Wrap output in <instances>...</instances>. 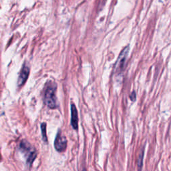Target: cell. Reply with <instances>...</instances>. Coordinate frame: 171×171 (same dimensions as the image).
<instances>
[{"label": "cell", "instance_id": "1", "mask_svg": "<svg viewBox=\"0 0 171 171\" xmlns=\"http://www.w3.org/2000/svg\"><path fill=\"white\" fill-rule=\"evenodd\" d=\"M57 86L53 83H50L49 85L46 86L45 90L44 100L46 105L51 109H54L57 107V102H56V96H55V91Z\"/></svg>", "mask_w": 171, "mask_h": 171}, {"label": "cell", "instance_id": "2", "mask_svg": "<svg viewBox=\"0 0 171 171\" xmlns=\"http://www.w3.org/2000/svg\"><path fill=\"white\" fill-rule=\"evenodd\" d=\"M20 149L27 156V162L29 165H30L34 159H36V150L32 148L30 144L27 142L26 141H23L20 144Z\"/></svg>", "mask_w": 171, "mask_h": 171}, {"label": "cell", "instance_id": "3", "mask_svg": "<svg viewBox=\"0 0 171 171\" xmlns=\"http://www.w3.org/2000/svg\"><path fill=\"white\" fill-rule=\"evenodd\" d=\"M128 52H129V47L126 46L123 49L122 51L120 53L116 64H115V68H114V71L116 73L118 74L123 71L124 68L125 63L126 61L127 56H128Z\"/></svg>", "mask_w": 171, "mask_h": 171}, {"label": "cell", "instance_id": "4", "mask_svg": "<svg viewBox=\"0 0 171 171\" xmlns=\"http://www.w3.org/2000/svg\"><path fill=\"white\" fill-rule=\"evenodd\" d=\"M54 146L56 150L58 152H64L67 147V140L64 135L60 132H58L55 137L54 142Z\"/></svg>", "mask_w": 171, "mask_h": 171}, {"label": "cell", "instance_id": "5", "mask_svg": "<svg viewBox=\"0 0 171 171\" xmlns=\"http://www.w3.org/2000/svg\"><path fill=\"white\" fill-rule=\"evenodd\" d=\"M29 74H30V68L26 65H23L20 72L19 77L18 79V85L21 86L23 85L28 78Z\"/></svg>", "mask_w": 171, "mask_h": 171}, {"label": "cell", "instance_id": "6", "mask_svg": "<svg viewBox=\"0 0 171 171\" xmlns=\"http://www.w3.org/2000/svg\"><path fill=\"white\" fill-rule=\"evenodd\" d=\"M71 124L74 129L77 130L78 128V111L75 104H71Z\"/></svg>", "mask_w": 171, "mask_h": 171}, {"label": "cell", "instance_id": "7", "mask_svg": "<svg viewBox=\"0 0 171 171\" xmlns=\"http://www.w3.org/2000/svg\"><path fill=\"white\" fill-rule=\"evenodd\" d=\"M144 148L140 150V151L139 152L138 159V168L139 170L142 169L143 165V159H144Z\"/></svg>", "mask_w": 171, "mask_h": 171}, {"label": "cell", "instance_id": "8", "mask_svg": "<svg viewBox=\"0 0 171 171\" xmlns=\"http://www.w3.org/2000/svg\"><path fill=\"white\" fill-rule=\"evenodd\" d=\"M41 134H42L43 140L44 142H47V135H46V124L42 123L41 125Z\"/></svg>", "mask_w": 171, "mask_h": 171}, {"label": "cell", "instance_id": "9", "mask_svg": "<svg viewBox=\"0 0 171 171\" xmlns=\"http://www.w3.org/2000/svg\"><path fill=\"white\" fill-rule=\"evenodd\" d=\"M130 100H132V101L134 102L136 100V92H134V91H133V92L130 94Z\"/></svg>", "mask_w": 171, "mask_h": 171}]
</instances>
